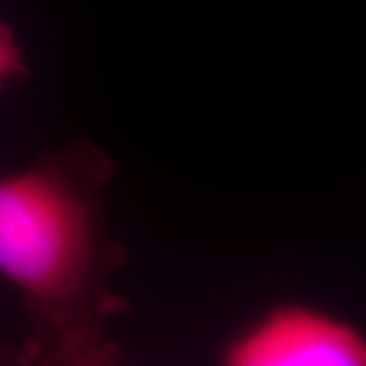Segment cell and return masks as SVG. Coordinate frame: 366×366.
Masks as SVG:
<instances>
[{
  "label": "cell",
  "mask_w": 366,
  "mask_h": 366,
  "mask_svg": "<svg viewBox=\"0 0 366 366\" xmlns=\"http://www.w3.org/2000/svg\"><path fill=\"white\" fill-rule=\"evenodd\" d=\"M220 358L228 366H362L366 342L338 315L289 303L230 338Z\"/></svg>",
  "instance_id": "cell-2"
},
{
  "label": "cell",
  "mask_w": 366,
  "mask_h": 366,
  "mask_svg": "<svg viewBox=\"0 0 366 366\" xmlns=\"http://www.w3.org/2000/svg\"><path fill=\"white\" fill-rule=\"evenodd\" d=\"M112 175L114 161L88 141L0 175V274L23 300L26 362H118L106 327L129 305L112 291L127 262L106 220L104 189Z\"/></svg>",
  "instance_id": "cell-1"
},
{
  "label": "cell",
  "mask_w": 366,
  "mask_h": 366,
  "mask_svg": "<svg viewBox=\"0 0 366 366\" xmlns=\"http://www.w3.org/2000/svg\"><path fill=\"white\" fill-rule=\"evenodd\" d=\"M4 362H13V360H11V356H9V354L0 350V365H4Z\"/></svg>",
  "instance_id": "cell-4"
},
{
  "label": "cell",
  "mask_w": 366,
  "mask_h": 366,
  "mask_svg": "<svg viewBox=\"0 0 366 366\" xmlns=\"http://www.w3.org/2000/svg\"><path fill=\"white\" fill-rule=\"evenodd\" d=\"M29 67L25 53L16 43L13 29L0 23V92L16 79L26 78Z\"/></svg>",
  "instance_id": "cell-3"
}]
</instances>
